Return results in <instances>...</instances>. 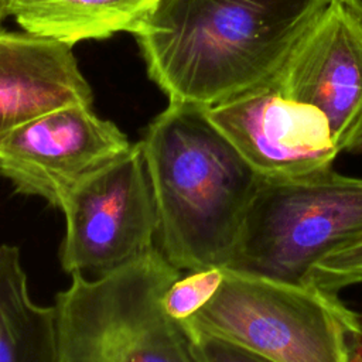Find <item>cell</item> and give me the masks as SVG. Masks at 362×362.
Wrapping results in <instances>:
<instances>
[{
    "label": "cell",
    "instance_id": "cell-4",
    "mask_svg": "<svg viewBox=\"0 0 362 362\" xmlns=\"http://www.w3.org/2000/svg\"><path fill=\"white\" fill-rule=\"evenodd\" d=\"M185 325L270 362H354L362 341L359 317L338 294L225 267L215 296Z\"/></svg>",
    "mask_w": 362,
    "mask_h": 362
},
{
    "label": "cell",
    "instance_id": "cell-3",
    "mask_svg": "<svg viewBox=\"0 0 362 362\" xmlns=\"http://www.w3.org/2000/svg\"><path fill=\"white\" fill-rule=\"evenodd\" d=\"M181 273L157 247L102 277L72 274L55 301L59 362H204L163 304Z\"/></svg>",
    "mask_w": 362,
    "mask_h": 362
},
{
    "label": "cell",
    "instance_id": "cell-15",
    "mask_svg": "<svg viewBox=\"0 0 362 362\" xmlns=\"http://www.w3.org/2000/svg\"><path fill=\"white\" fill-rule=\"evenodd\" d=\"M192 334L204 362H270L263 356L222 338L195 331H192Z\"/></svg>",
    "mask_w": 362,
    "mask_h": 362
},
{
    "label": "cell",
    "instance_id": "cell-1",
    "mask_svg": "<svg viewBox=\"0 0 362 362\" xmlns=\"http://www.w3.org/2000/svg\"><path fill=\"white\" fill-rule=\"evenodd\" d=\"M331 0H158L134 34L170 102L211 107L270 82Z\"/></svg>",
    "mask_w": 362,
    "mask_h": 362
},
{
    "label": "cell",
    "instance_id": "cell-14",
    "mask_svg": "<svg viewBox=\"0 0 362 362\" xmlns=\"http://www.w3.org/2000/svg\"><path fill=\"white\" fill-rule=\"evenodd\" d=\"M305 283L332 294L362 283V242L331 252L318 260L308 272Z\"/></svg>",
    "mask_w": 362,
    "mask_h": 362
},
{
    "label": "cell",
    "instance_id": "cell-7",
    "mask_svg": "<svg viewBox=\"0 0 362 362\" xmlns=\"http://www.w3.org/2000/svg\"><path fill=\"white\" fill-rule=\"evenodd\" d=\"M205 113L263 181L314 177L331 170L341 153L327 116L284 95L273 81L205 107Z\"/></svg>",
    "mask_w": 362,
    "mask_h": 362
},
{
    "label": "cell",
    "instance_id": "cell-5",
    "mask_svg": "<svg viewBox=\"0 0 362 362\" xmlns=\"http://www.w3.org/2000/svg\"><path fill=\"white\" fill-rule=\"evenodd\" d=\"M362 242V178L334 168L291 182L259 181L225 269L305 283L311 267Z\"/></svg>",
    "mask_w": 362,
    "mask_h": 362
},
{
    "label": "cell",
    "instance_id": "cell-8",
    "mask_svg": "<svg viewBox=\"0 0 362 362\" xmlns=\"http://www.w3.org/2000/svg\"><path fill=\"white\" fill-rule=\"evenodd\" d=\"M133 144L90 105L45 113L0 140V175L16 192L59 209L82 181L130 151Z\"/></svg>",
    "mask_w": 362,
    "mask_h": 362
},
{
    "label": "cell",
    "instance_id": "cell-16",
    "mask_svg": "<svg viewBox=\"0 0 362 362\" xmlns=\"http://www.w3.org/2000/svg\"><path fill=\"white\" fill-rule=\"evenodd\" d=\"M362 153V117L358 120V123L355 124V127L351 130V133L348 134V137L345 139L341 153Z\"/></svg>",
    "mask_w": 362,
    "mask_h": 362
},
{
    "label": "cell",
    "instance_id": "cell-11",
    "mask_svg": "<svg viewBox=\"0 0 362 362\" xmlns=\"http://www.w3.org/2000/svg\"><path fill=\"white\" fill-rule=\"evenodd\" d=\"M158 0H4L6 14L31 34L69 45L103 40L119 31L133 35Z\"/></svg>",
    "mask_w": 362,
    "mask_h": 362
},
{
    "label": "cell",
    "instance_id": "cell-18",
    "mask_svg": "<svg viewBox=\"0 0 362 362\" xmlns=\"http://www.w3.org/2000/svg\"><path fill=\"white\" fill-rule=\"evenodd\" d=\"M354 362H362V341L354 354Z\"/></svg>",
    "mask_w": 362,
    "mask_h": 362
},
{
    "label": "cell",
    "instance_id": "cell-6",
    "mask_svg": "<svg viewBox=\"0 0 362 362\" xmlns=\"http://www.w3.org/2000/svg\"><path fill=\"white\" fill-rule=\"evenodd\" d=\"M59 211L61 266L71 276L102 277L157 249L156 202L137 143L75 187Z\"/></svg>",
    "mask_w": 362,
    "mask_h": 362
},
{
    "label": "cell",
    "instance_id": "cell-12",
    "mask_svg": "<svg viewBox=\"0 0 362 362\" xmlns=\"http://www.w3.org/2000/svg\"><path fill=\"white\" fill-rule=\"evenodd\" d=\"M0 362H59L55 305L28 291L20 250L0 245Z\"/></svg>",
    "mask_w": 362,
    "mask_h": 362
},
{
    "label": "cell",
    "instance_id": "cell-17",
    "mask_svg": "<svg viewBox=\"0 0 362 362\" xmlns=\"http://www.w3.org/2000/svg\"><path fill=\"white\" fill-rule=\"evenodd\" d=\"M362 17V0H342Z\"/></svg>",
    "mask_w": 362,
    "mask_h": 362
},
{
    "label": "cell",
    "instance_id": "cell-2",
    "mask_svg": "<svg viewBox=\"0 0 362 362\" xmlns=\"http://www.w3.org/2000/svg\"><path fill=\"white\" fill-rule=\"evenodd\" d=\"M137 144L163 256L180 272L228 267L260 178L197 105L170 102Z\"/></svg>",
    "mask_w": 362,
    "mask_h": 362
},
{
    "label": "cell",
    "instance_id": "cell-19",
    "mask_svg": "<svg viewBox=\"0 0 362 362\" xmlns=\"http://www.w3.org/2000/svg\"><path fill=\"white\" fill-rule=\"evenodd\" d=\"M4 16H7V14H6V8H4V0H0V24H1V21H3Z\"/></svg>",
    "mask_w": 362,
    "mask_h": 362
},
{
    "label": "cell",
    "instance_id": "cell-13",
    "mask_svg": "<svg viewBox=\"0 0 362 362\" xmlns=\"http://www.w3.org/2000/svg\"><path fill=\"white\" fill-rule=\"evenodd\" d=\"M223 280V267H208L187 272L170 284L163 297L165 311L185 322L205 307Z\"/></svg>",
    "mask_w": 362,
    "mask_h": 362
},
{
    "label": "cell",
    "instance_id": "cell-9",
    "mask_svg": "<svg viewBox=\"0 0 362 362\" xmlns=\"http://www.w3.org/2000/svg\"><path fill=\"white\" fill-rule=\"evenodd\" d=\"M272 81L284 95L318 107L341 150L362 117V17L331 0Z\"/></svg>",
    "mask_w": 362,
    "mask_h": 362
},
{
    "label": "cell",
    "instance_id": "cell-10",
    "mask_svg": "<svg viewBox=\"0 0 362 362\" xmlns=\"http://www.w3.org/2000/svg\"><path fill=\"white\" fill-rule=\"evenodd\" d=\"M92 102L72 45L0 30V140L45 113Z\"/></svg>",
    "mask_w": 362,
    "mask_h": 362
}]
</instances>
